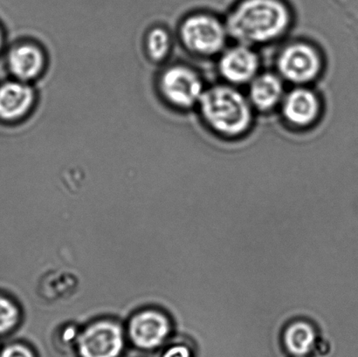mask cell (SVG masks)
Wrapping results in <instances>:
<instances>
[{"label": "cell", "mask_w": 358, "mask_h": 357, "mask_svg": "<svg viewBox=\"0 0 358 357\" xmlns=\"http://www.w3.org/2000/svg\"><path fill=\"white\" fill-rule=\"evenodd\" d=\"M315 332L306 321H296L287 328L284 335L287 351L296 356L308 354L315 344Z\"/></svg>", "instance_id": "4fadbf2b"}, {"label": "cell", "mask_w": 358, "mask_h": 357, "mask_svg": "<svg viewBox=\"0 0 358 357\" xmlns=\"http://www.w3.org/2000/svg\"><path fill=\"white\" fill-rule=\"evenodd\" d=\"M227 36L226 24L208 14L189 16L180 27L182 44L199 55L217 54L224 48Z\"/></svg>", "instance_id": "3957f363"}, {"label": "cell", "mask_w": 358, "mask_h": 357, "mask_svg": "<svg viewBox=\"0 0 358 357\" xmlns=\"http://www.w3.org/2000/svg\"><path fill=\"white\" fill-rule=\"evenodd\" d=\"M1 45H2V34H1V31H0V48H1Z\"/></svg>", "instance_id": "ac0fdd59"}, {"label": "cell", "mask_w": 358, "mask_h": 357, "mask_svg": "<svg viewBox=\"0 0 358 357\" xmlns=\"http://www.w3.org/2000/svg\"><path fill=\"white\" fill-rule=\"evenodd\" d=\"M124 345L121 328L110 321L90 325L77 341L80 357H119Z\"/></svg>", "instance_id": "8992f818"}, {"label": "cell", "mask_w": 358, "mask_h": 357, "mask_svg": "<svg viewBox=\"0 0 358 357\" xmlns=\"http://www.w3.org/2000/svg\"><path fill=\"white\" fill-rule=\"evenodd\" d=\"M20 319V311L12 300L0 295V335L13 330Z\"/></svg>", "instance_id": "9a60e30c"}, {"label": "cell", "mask_w": 358, "mask_h": 357, "mask_svg": "<svg viewBox=\"0 0 358 357\" xmlns=\"http://www.w3.org/2000/svg\"><path fill=\"white\" fill-rule=\"evenodd\" d=\"M199 104L206 124L220 135L237 136L250 128L252 106L233 87L217 85L203 91Z\"/></svg>", "instance_id": "7a4b0ae2"}, {"label": "cell", "mask_w": 358, "mask_h": 357, "mask_svg": "<svg viewBox=\"0 0 358 357\" xmlns=\"http://www.w3.org/2000/svg\"><path fill=\"white\" fill-rule=\"evenodd\" d=\"M259 68L258 55L249 45L240 44L228 48L220 58L221 75L235 85L250 83L258 75Z\"/></svg>", "instance_id": "52a82bcc"}, {"label": "cell", "mask_w": 358, "mask_h": 357, "mask_svg": "<svg viewBox=\"0 0 358 357\" xmlns=\"http://www.w3.org/2000/svg\"><path fill=\"white\" fill-rule=\"evenodd\" d=\"M284 118L296 127H307L317 120L320 101L313 91L298 87L284 96L282 101Z\"/></svg>", "instance_id": "9c48e42d"}, {"label": "cell", "mask_w": 358, "mask_h": 357, "mask_svg": "<svg viewBox=\"0 0 358 357\" xmlns=\"http://www.w3.org/2000/svg\"><path fill=\"white\" fill-rule=\"evenodd\" d=\"M45 56L41 49L33 44H22L13 48L8 56L10 71L20 82L37 78L43 71Z\"/></svg>", "instance_id": "8fae6325"}, {"label": "cell", "mask_w": 358, "mask_h": 357, "mask_svg": "<svg viewBox=\"0 0 358 357\" xmlns=\"http://www.w3.org/2000/svg\"><path fill=\"white\" fill-rule=\"evenodd\" d=\"M171 47L170 35L163 28L157 27L150 31L147 36L146 48L153 61H163L169 54Z\"/></svg>", "instance_id": "5bb4252c"}, {"label": "cell", "mask_w": 358, "mask_h": 357, "mask_svg": "<svg viewBox=\"0 0 358 357\" xmlns=\"http://www.w3.org/2000/svg\"><path fill=\"white\" fill-rule=\"evenodd\" d=\"M34 89L26 82H10L0 87V118L15 121L26 115L34 103Z\"/></svg>", "instance_id": "30bf717a"}, {"label": "cell", "mask_w": 358, "mask_h": 357, "mask_svg": "<svg viewBox=\"0 0 358 357\" xmlns=\"http://www.w3.org/2000/svg\"><path fill=\"white\" fill-rule=\"evenodd\" d=\"M160 89L171 104L180 108L199 104L205 91L198 73L185 66H174L166 69L161 77Z\"/></svg>", "instance_id": "5b68a950"}, {"label": "cell", "mask_w": 358, "mask_h": 357, "mask_svg": "<svg viewBox=\"0 0 358 357\" xmlns=\"http://www.w3.org/2000/svg\"><path fill=\"white\" fill-rule=\"evenodd\" d=\"M171 331L164 314L154 310L136 314L129 325V335L133 344L142 349H153L163 344Z\"/></svg>", "instance_id": "ba28073f"}, {"label": "cell", "mask_w": 358, "mask_h": 357, "mask_svg": "<svg viewBox=\"0 0 358 357\" xmlns=\"http://www.w3.org/2000/svg\"><path fill=\"white\" fill-rule=\"evenodd\" d=\"M290 21L289 10L280 0H244L235 7L224 24L229 36L250 47L282 36Z\"/></svg>", "instance_id": "6da1fadb"}, {"label": "cell", "mask_w": 358, "mask_h": 357, "mask_svg": "<svg viewBox=\"0 0 358 357\" xmlns=\"http://www.w3.org/2000/svg\"><path fill=\"white\" fill-rule=\"evenodd\" d=\"M0 357H35L34 352L27 346L20 344H10L2 349Z\"/></svg>", "instance_id": "2e32d148"}, {"label": "cell", "mask_w": 358, "mask_h": 357, "mask_svg": "<svg viewBox=\"0 0 358 357\" xmlns=\"http://www.w3.org/2000/svg\"><path fill=\"white\" fill-rule=\"evenodd\" d=\"M284 86L282 77L272 73H262L255 77L249 87V101L252 107L261 111H269L282 103Z\"/></svg>", "instance_id": "7c38bea8"}, {"label": "cell", "mask_w": 358, "mask_h": 357, "mask_svg": "<svg viewBox=\"0 0 358 357\" xmlns=\"http://www.w3.org/2000/svg\"><path fill=\"white\" fill-rule=\"evenodd\" d=\"M322 66L320 54L305 42L287 45L277 59L280 76L296 85H304L317 78Z\"/></svg>", "instance_id": "277c9868"}, {"label": "cell", "mask_w": 358, "mask_h": 357, "mask_svg": "<svg viewBox=\"0 0 358 357\" xmlns=\"http://www.w3.org/2000/svg\"><path fill=\"white\" fill-rule=\"evenodd\" d=\"M163 357H191V352L185 346L177 345L168 349Z\"/></svg>", "instance_id": "e0dca14e"}]
</instances>
